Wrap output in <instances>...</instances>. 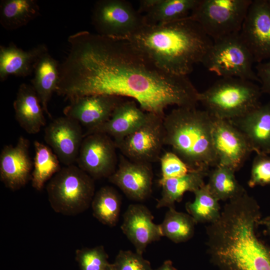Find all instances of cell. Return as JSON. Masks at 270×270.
<instances>
[{"mask_svg":"<svg viewBox=\"0 0 270 270\" xmlns=\"http://www.w3.org/2000/svg\"><path fill=\"white\" fill-rule=\"evenodd\" d=\"M262 218L260 205L246 190L228 200L206 228L212 263L220 270H270V246L256 232Z\"/></svg>","mask_w":270,"mask_h":270,"instance_id":"2","label":"cell"},{"mask_svg":"<svg viewBox=\"0 0 270 270\" xmlns=\"http://www.w3.org/2000/svg\"><path fill=\"white\" fill-rule=\"evenodd\" d=\"M108 270H116L112 264H111V266Z\"/></svg>","mask_w":270,"mask_h":270,"instance_id":"39","label":"cell"},{"mask_svg":"<svg viewBox=\"0 0 270 270\" xmlns=\"http://www.w3.org/2000/svg\"><path fill=\"white\" fill-rule=\"evenodd\" d=\"M154 270H177L172 265V261L166 260L158 268Z\"/></svg>","mask_w":270,"mask_h":270,"instance_id":"37","label":"cell"},{"mask_svg":"<svg viewBox=\"0 0 270 270\" xmlns=\"http://www.w3.org/2000/svg\"><path fill=\"white\" fill-rule=\"evenodd\" d=\"M161 70L186 76L202 63L213 40L188 17L158 25H144L126 40Z\"/></svg>","mask_w":270,"mask_h":270,"instance_id":"3","label":"cell"},{"mask_svg":"<svg viewBox=\"0 0 270 270\" xmlns=\"http://www.w3.org/2000/svg\"><path fill=\"white\" fill-rule=\"evenodd\" d=\"M254 62V57L239 32L213 40L202 64L221 78L260 82L252 68Z\"/></svg>","mask_w":270,"mask_h":270,"instance_id":"7","label":"cell"},{"mask_svg":"<svg viewBox=\"0 0 270 270\" xmlns=\"http://www.w3.org/2000/svg\"><path fill=\"white\" fill-rule=\"evenodd\" d=\"M35 155L32 174V186L38 191L44 188L50 180L62 169L60 161L48 146L38 141L34 142Z\"/></svg>","mask_w":270,"mask_h":270,"instance_id":"27","label":"cell"},{"mask_svg":"<svg viewBox=\"0 0 270 270\" xmlns=\"http://www.w3.org/2000/svg\"><path fill=\"white\" fill-rule=\"evenodd\" d=\"M200 0H142L139 13L147 25L162 24L188 17Z\"/></svg>","mask_w":270,"mask_h":270,"instance_id":"22","label":"cell"},{"mask_svg":"<svg viewBox=\"0 0 270 270\" xmlns=\"http://www.w3.org/2000/svg\"><path fill=\"white\" fill-rule=\"evenodd\" d=\"M153 220L150 211L142 204L129 205L124 214L120 228L136 252L141 254L148 245L162 236L160 224H156Z\"/></svg>","mask_w":270,"mask_h":270,"instance_id":"18","label":"cell"},{"mask_svg":"<svg viewBox=\"0 0 270 270\" xmlns=\"http://www.w3.org/2000/svg\"><path fill=\"white\" fill-rule=\"evenodd\" d=\"M102 246L83 248L76 251V259L80 270H108L111 264Z\"/></svg>","mask_w":270,"mask_h":270,"instance_id":"32","label":"cell"},{"mask_svg":"<svg viewBox=\"0 0 270 270\" xmlns=\"http://www.w3.org/2000/svg\"><path fill=\"white\" fill-rule=\"evenodd\" d=\"M161 179L166 180L184 176L192 172L184 162L172 152H166L159 160Z\"/></svg>","mask_w":270,"mask_h":270,"instance_id":"33","label":"cell"},{"mask_svg":"<svg viewBox=\"0 0 270 270\" xmlns=\"http://www.w3.org/2000/svg\"><path fill=\"white\" fill-rule=\"evenodd\" d=\"M252 0H200L188 16L212 40L239 33Z\"/></svg>","mask_w":270,"mask_h":270,"instance_id":"8","label":"cell"},{"mask_svg":"<svg viewBox=\"0 0 270 270\" xmlns=\"http://www.w3.org/2000/svg\"><path fill=\"white\" fill-rule=\"evenodd\" d=\"M134 100H123L114 110L110 118L102 124L87 130L84 136L102 133L110 136L116 144L138 128L145 120L148 112L138 107Z\"/></svg>","mask_w":270,"mask_h":270,"instance_id":"20","label":"cell"},{"mask_svg":"<svg viewBox=\"0 0 270 270\" xmlns=\"http://www.w3.org/2000/svg\"><path fill=\"white\" fill-rule=\"evenodd\" d=\"M164 144L192 171L218 166L212 141L213 118L206 110L177 108L164 118Z\"/></svg>","mask_w":270,"mask_h":270,"instance_id":"4","label":"cell"},{"mask_svg":"<svg viewBox=\"0 0 270 270\" xmlns=\"http://www.w3.org/2000/svg\"><path fill=\"white\" fill-rule=\"evenodd\" d=\"M256 74L261 84L262 93L270 96V60L266 62L258 63Z\"/></svg>","mask_w":270,"mask_h":270,"instance_id":"36","label":"cell"},{"mask_svg":"<svg viewBox=\"0 0 270 270\" xmlns=\"http://www.w3.org/2000/svg\"><path fill=\"white\" fill-rule=\"evenodd\" d=\"M46 46L40 44L24 50L12 42L8 46H0V81L6 80L10 76L26 77L30 75L34 65L44 52Z\"/></svg>","mask_w":270,"mask_h":270,"instance_id":"21","label":"cell"},{"mask_svg":"<svg viewBox=\"0 0 270 270\" xmlns=\"http://www.w3.org/2000/svg\"><path fill=\"white\" fill-rule=\"evenodd\" d=\"M240 34L254 62L270 60V0H252Z\"/></svg>","mask_w":270,"mask_h":270,"instance_id":"13","label":"cell"},{"mask_svg":"<svg viewBox=\"0 0 270 270\" xmlns=\"http://www.w3.org/2000/svg\"><path fill=\"white\" fill-rule=\"evenodd\" d=\"M116 270H154L142 254L130 250H120L112 264Z\"/></svg>","mask_w":270,"mask_h":270,"instance_id":"34","label":"cell"},{"mask_svg":"<svg viewBox=\"0 0 270 270\" xmlns=\"http://www.w3.org/2000/svg\"><path fill=\"white\" fill-rule=\"evenodd\" d=\"M164 117L148 112L138 128L115 144L122 154L134 162L151 164L158 161L164 145Z\"/></svg>","mask_w":270,"mask_h":270,"instance_id":"10","label":"cell"},{"mask_svg":"<svg viewBox=\"0 0 270 270\" xmlns=\"http://www.w3.org/2000/svg\"><path fill=\"white\" fill-rule=\"evenodd\" d=\"M194 200L186 204V209L196 223L210 224L220 216L221 208L219 200L204 184L194 192Z\"/></svg>","mask_w":270,"mask_h":270,"instance_id":"30","label":"cell"},{"mask_svg":"<svg viewBox=\"0 0 270 270\" xmlns=\"http://www.w3.org/2000/svg\"><path fill=\"white\" fill-rule=\"evenodd\" d=\"M123 100L121 97L104 94L81 96L70 100L63 113L91 130L107 122Z\"/></svg>","mask_w":270,"mask_h":270,"instance_id":"17","label":"cell"},{"mask_svg":"<svg viewBox=\"0 0 270 270\" xmlns=\"http://www.w3.org/2000/svg\"><path fill=\"white\" fill-rule=\"evenodd\" d=\"M68 40L58 95L70 100L94 94L129 98L144 112L162 116L169 106L196 108L199 92L186 76L161 70L128 40L86 30Z\"/></svg>","mask_w":270,"mask_h":270,"instance_id":"1","label":"cell"},{"mask_svg":"<svg viewBox=\"0 0 270 270\" xmlns=\"http://www.w3.org/2000/svg\"><path fill=\"white\" fill-rule=\"evenodd\" d=\"M40 14L36 0H2L0 2V24L6 30L26 26Z\"/></svg>","mask_w":270,"mask_h":270,"instance_id":"26","label":"cell"},{"mask_svg":"<svg viewBox=\"0 0 270 270\" xmlns=\"http://www.w3.org/2000/svg\"><path fill=\"white\" fill-rule=\"evenodd\" d=\"M29 146V140L21 136L14 146L6 145L1 151L0 180L12 190H20L31 180L34 162Z\"/></svg>","mask_w":270,"mask_h":270,"instance_id":"15","label":"cell"},{"mask_svg":"<svg viewBox=\"0 0 270 270\" xmlns=\"http://www.w3.org/2000/svg\"><path fill=\"white\" fill-rule=\"evenodd\" d=\"M84 138L80 123L66 116L54 120L44 130V140L66 166L76 162Z\"/></svg>","mask_w":270,"mask_h":270,"instance_id":"14","label":"cell"},{"mask_svg":"<svg viewBox=\"0 0 270 270\" xmlns=\"http://www.w3.org/2000/svg\"><path fill=\"white\" fill-rule=\"evenodd\" d=\"M121 204V198L116 190L106 186L94 194L90 206L95 218L102 224L112 227L118 220Z\"/></svg>","mask_w":270,"mask_h":270,"instance_id":"28","label":"cell"},{"mask_svg":"<svg viewBox=\"0 0 270 270\" xmlns=\"http://www.w3.org/2000/svg\"><path fill=\"white\" fill-rule=\"evenodd\" d=\"M153 176L150 164L132 161L121 154L118 168L108 179L129 198L141 202L151 194Z\"/></svg>","mask_w":270,"mask_h":270,"instance_id":"16","label":"cell"},{"mask_svg":"<svg viewBox=\"0 0 270 270\" xmlns=\"http://www.w3.org/2000/svg\"><path fill=\"white\" fill-rule=\"evenodd\" d=\"M212 118V141L218 166L236 172L253 152L252 148L244 134L230 122Z\"/></svg>","mask_w":270,"mask_h":270,"instance_id":"12","label":"cell"},{"mask_svg":"<svg viewBox=\"0 0 270 270\" xmlns=\"http://www.w3.org/2000/svg\"><path fill=\"white\" fill-rule=\"evenodd\" d=\"M260 87L253 82L236 78H222L202 92L198 102L213 117L231 120L262 104Z\"/></svg>","mask_w":270,"mask_h":270,"instance_id":"5","label":"cell"},{"mask_svg":"<svg viewBox=\"0 0 270 270\" xmlns=\"http://www.w3.org/2000/svg\"><path fill=\"white\" fill-rule=\"evenodd\" d=\"M114 140L102 133L84 136L76 160L78 166L94 179L107 178L115 172L118 164Z\"/></svg>","mask_w":270,"mask_h":270,"instance_id":"11","label":"cell"},{"mask_svg":"<svg viewBox=\"0 0 270 270\" xmlns=\"http://www.w3.org/2000/svg\"><path fill=\"white\" fill-rule=\"evenodd\" d=\"M250 188L270 185V156L256 154L252 165L248 182Z\"/></svg>","mask_w":270,"mask_h":270,"instance_id":"35","label":"cell"},{"mask_svg":"<svg viewBox=\"0 0 270 270\" xmlns=\"http://www.w3.org/2000/svg\"><path fill=\"white\" fill-rule=\"evenodd\" d=\"M60 65L48 52L42 54L36 61L34 70L32 86L36 92L44 110L52 118L48 104L54 92H56L60 80Z\"/></svg>","mask_w":270,"mask_h":270,"instance_id":"24","label":"cell"},{"mask_svg":"<svg viewBox=\"0 0 270 270\" xmlns=\"http://www.w3.org/2000/svg\"><path fill=\"white\" fill-rule=\"evenodd\" d=\"M94 179L78 166H65L48 182L46 191L53 210L76 216L86 210L94 195Z\"/></svg>","mask_w":270,"mask_h":270,"instance_id":"6","label":"cell"},{"mask_svg":"<svg viewBox=\"0 0 270 270\" xmlns=\"http://www.w3.org/2000/svg\"><path fill=\"white\" fill-rule=\"evenodd\" d=\"M13 106L16 120L27 133L36 134L46 125L44 112L32 85L20 84Z\"/></svg>","mask_w":270,"mask_h":270,"instance_id":"23","label":"cell"},{"mask_svg":"<svg viewBox=\"0 0 270 270\" xmlns=\"http://www.w3.org/2000/svg\"><path fill=\"white\" fill-rule=\"evenodd\" d=\"M196 224L188 214L178 212L174 208H170L160 226L162 236L175 243H180L188 240L194 236Z\"/></svg>","mask_w":270,"mask_h":270,"instance_id":"31","label":"cell"},{"mask_svg":"<svg viewBox=\"0 0 270 270\" xmlns=\"http://www.w3.org/2000/svg\"><path fill=\"white\" fill-rule=\"evenodd\" d=\"M208 171H192L179 178H160L158 183L162 193L156 208H174L175 203L180 201L186 192H194L205 184L204 178L208 176Z\"/></svg>","mask_w":270,"mask_h":270,"instance_id":"25","label":"cell"},{"mask_svg":"<svg viewBox=\"0 0 270 270\" xmlns=\"http://www.w3.org/2000/svg\"><path fill=\"white\" fill-rule=\"evenodd\" d=\"M260 224L264 225L266 227L267 231L270 234V217L262 218L260 221Z\"/></svg>","mask_w":270,"mask_h":270,"instance_id":"38","label":"cell"},{"mask_svg":"<svg viewBox=\"0 0 270 270\" xmlns=\"http://www.w3.org/2000/svg\"><path fill=\"white\" fill-rule=\"evenodd\" d=\"M235 172L232 168L222 166H217L209 170L206 184L219 200L228 201L246 190L236 180Z\"/></svg>","mask_w":270,"mask_h":270,"instance_id":"29","label":"cell"},{"mask_svg":"<svg viewBox=\"0 0 270 270\" xmlns=\"http://www.w3.org/2000/svg\"><path fill=\"white\" fill-rule=\"evenodd\" d=\"M229 121L244 134L253 152L270 155V101Z\"/></svg>","mask_w":270,"mask_h":270,"instance_id":"19","label":"cell"},{"mask_svg":"<svg viewBox=\"0 0 270 270\" xmlns=\"http://www.w3.org/2000/svg\"><path fill=\"white\" fill-rule=\"evenodd\" d=\"M92 22L98 34L120 40H126L146 24L143 15L124 0L97 1Z\"/></svg>","mask_w":270,"mask_h":270,"instance_id":"9","label":"cell"}]
</instances>
